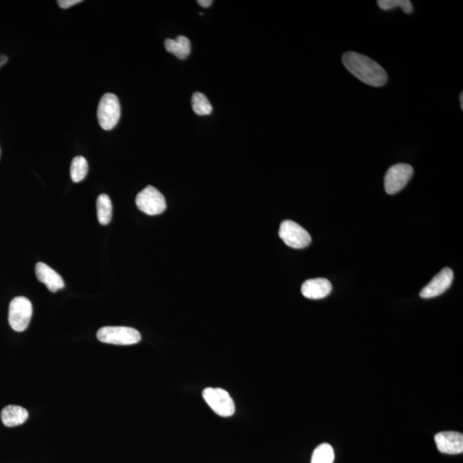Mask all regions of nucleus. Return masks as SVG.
<instances>
[{
	"instance_id": "11",
	"label": "nucleus",
	"mask_w": 463,
	"mask_h": 463,
	"mask_svg": "<svg viewBox=\"0 0 463 463\" xmlns=\"http://www.w3.org/2000/svg\"><path fill=\"white\" fill-rule=\"evenodd\" d=\"M36 275L40 282L45 284L50 292L55 293L65 287V282H64L62 276L46 263H37Z\"/></svg>"
},
{
	"instance_id": "18",
	"label": "nucleus",
	"mask_w": 463,
	"mask_h": 463,
	"mask_svg": "<svg viewBox=\"0 0 463 463\" xmlns=\"http://www.w3.org/2000/svg\"><path fill=\"white\" fill-rule=\"evenodd\" d=\"M334 449L329 444H322L314 449L310 463H333Z\"/></svg>"
},
{
	"instance_id": "12",
	"label": "nucleus",
	"mask_w": 463,
	"mask_h": 463,
	"mask_svg": "<svg viewBox=\"0 0 463 463\" xmlns=\"http://www.w3.org/2000/svg\"><path fill=\"white\" fill-rule=\"evenodd\" d=\"M331 291H332V284L326 278L307 280L302 287V295L310 300L326 298Z\"/></svg>"
},
{
	"instance_id": "20",
	"label": "nucleus",
	"mask_w": 463,
	"mask_h": 463,
	"mask_svg": "<svg viewBox=\"0 0 463 463\" xmlns=\"http://www.w3.org/2000/svg\"><path fill=\"white\" fill-rule=\"evenodd\" d=\"M81 2H82L81 0H59V1H57V4L63 9H68Z\"/></svg>"
},
{
	"instance_id": "2",
	"label": "nucleus",
	"mask_w": 463,
	"mask_h": 463,
	"mask_svg": "<svg viewBox=\"0 0 463 463\" xmlns=\"http://www.w3.org/2000/svg\"><path fill=\"white\" fill-rule=\"evenodd\" d=\"M97 339L101 343L120 346H128L140 343L142 339L140 331L124 326H106L97 331Z\"/></svg>"
},
{
	"instance_id": "15",
	"label": "nucleus",
	"mask_w": 463,
	"mask_h": 463,
	"mask_svg": "<svg viewBox=\"0 0 463 463\" xmlns=\"http://www.w3.org/2000/svg\"><path fill=\"white\" fill-rule=\"evenodd\" d=\"M98 222L101 225L109 224L113 217V205L111 199L107 194H101L96 201Z\"/></svg>"
},
{
	"instance_id": "21",
	"label": "nucleus",
	"mask_w": 463,
	"mask_h": 463,
	"mask_svg": "<svg viewBox=\"0 0 463 463\" xmlns=\"http://www.w3.org/2000/svg\"><path fill=\"white\" fill-rule=\"evenodd\" d=\"M212 3L211 0H198V4L204 8H209L212 5Z\"/></svg>"
},
{
	"instance_id": "4",
	"label": "nucleus",
	"mask_w": 463,
	"mask_h": 463,
	"mask_svg": "<svg viewBox=\"0 0 463 463\" xmlns=\"http://www.w3.org/2000/svg\"><path fill=\"white\" fill-rule=\"evenodd\" d=\"M202 397L211 410L222 417H230L235 413V401L228 391L221 388H206Z\"/></svg>"
},
{
	"instance_id": "13",
	"label": "nucleus",
	"mask_w": 463,
	"mask_h": 463,
	"mask_svg": "<svg viewBox=\"0 0 463 463\" xmlns=\"http://www.w3.org/2000/svg\"><path fill=\"white\" fill-rule=\"evenodd\" d=\"M29 412L25 408L9 405L3 408L1 412V421L3 424L8 427H18L28 420Z\"/></svg>"
},
{
	"instance_id": "19",
	"label": "nucleus",
	"mask_w": 463,
	"mask_h": 463,
	"mask_svg": "<svg viewBox=\"0 0 463 463\" xmlns=\"http://www.w3.org/2000/svg\"><path fill=\"white\" fill-rule=\"evenodd\" d=\"M378 5L383 11H391V10L400 8L406 14H411L414 10L413 5L410 0H378Z\"/></svg>"
},
{
	"instance_id": "23",
	"label": "nucleus",
	"mask_w": 463,
	"mask_h": 463,
	"mask_svg": "<svg viewBox=\"0 0 463 463\" xmlns=\"http://www.w3.org/2000/svg\"><path fill=\"white\" fill-rule=\"evenodd\" d=\"M460 103H461V108L462 110L463 109V93L462 92L461 94H460Z\"/></svg>"
},
{
	"instance_id": "10",
	"label": "nucleus",
	"mask_w": 463,
	"mask_h": 463,
	"mask_svg": "<svg viewBox=\"0 0 463 463\" xmlns=\"http://www.w3.org/2000/svg\"><path fill=\"white\" fill-rule=\"evenodd\" d=\"M435 442L439 451L448 455H458L463 452V435L458 432H442L435 436Z\"/></svg>"
},
{
	"instance_id": "14",
	"label": "nucleus",
	"mask_w": 463,
	"mask_h": 463,
	"mask_svg": "<svg viewBox=\"0 0 463 463\" xmlns=\"http://www.w3.org/2000/svg\"><path fill=\"white\" fill-rule=\"evenodd\" d=\"M165 47L168 53L174 54L180 59H185L191 53V42L187 37L180 36L176 39L165 40Z\"/></svg>"
},
{
	"instance_id": "17",
	"label": "nucleus",
	"mask_w": 463,
	"mask_h": 463,
	"mask_svg": "<svg viewBox=\"0 0 463 463\" xmlns=\"http://www.w3.org/2000/svg\"><path fill=\"white\" fill-rule=\"evenodd\" d=\"M192 109L199 116H204L212 113L213 107L207 96L201 92H195L191 98Z\"/></svg>"
},
{
	"instance_id": "16",
	"label": "nucleus",
	"mask_w": 463,
	"mask_h": 463,
	"mask_svg": "<svg viewBox=\"0 0 463 463\" xmlns=\"http://www.w3.org/2000/svg\"><path fill=\"white\" fill-rule=\"evenodd\" d=\"M88 161L83 157H77L73 159L70 166V177L75 183H79L85 178L88 174Z\"/></svg>"
},
{
	"instance_id": "5",
	"label": "nucleus",
	"mask_w": 463,
	"mask_h": 463,
	"mask_svg": "<svg viewBox=\"0 0 463 463\" xmlns=\"http://www.w3.org/2000/svg\"><path fill=\"white\" fill-rule=\"evenodd\" d=\"M33 314L32 304L29 299L20 296L13 299L9 306V323L15 331L23 332L28 328Z\"/></svg>"
},
{
	"instance_id": "3",
	"label": "nucleus",
	"mask_w": 463,
	"mask_h": 463,
	"mask_svg": "<svg viewBox=\"0 0 463 463\" xmlns=\"http://www.w3.org/2000/svg\"><path fill=\"white\" fill-rule=\"evenodd\" d=\"M120 114L119 98L111 93L105 94L97 110V119L101 127L106 131L114 129L119 122Z\"/></svg>"
},
{
	"instance_id": "7",
	"label": "nucleus",
	"mask_w": 463,
	"mask_h": 463,
	"mask_svg": "<svg viewBox=\"0 0 463 463\" xmlns=\"http://www.w3.org/2000/svg\"><path fill=\"white\" fill-rule=\"evenodd\" d=\"M279 236L287 246L295 249L305 248L312 242L309 233L298 223L289 220L280 224Z\"/></svg>"
},
{
	"instance_id": "9",
	"label": "nucleus",
	"mask_w": 463,
	"mask_h": 463,
	"mask_svg": "<svg viewBox=\"0 0 463 463\" xmlns=\"http://www.w3.org/2000/svg\"><path fill=\"white\" fill-rule=\"evenodd\" d=\"M454 273L449 268H445L437 274L431 282L421 290L420 295L423 299H431L441 295L451 286Z\"/></svg>"
},
{
	"instance_id": "8",
	"label": "nucleus",
	"mask_w": 463,
	"mask_h": 463,
	"mask_svg": "<svg viewBox=\"0 0 463 463\" xmlns=\"http://www.w3.org/2000/svg\"><path fill=\"white\" fill-rule=\"evenodd\" d=\"M136 204L140 211L148 215H160L167 208L164 196L151 185L137 194Z\"/></svg>"
},
{
	"instance_id": "6",
	"label": "nucleus",
	"mask_w": 463,
	"mask_h": 463,
	"mask_svg": "<svg viewBox=\"0 0 463 463\" xmlns=\"http://www.w3.org/2000/svg\"><path fill=\"white\" fill-rule=\"evenodd\" d=\"M414 168L412 166L399 163L388 169L384 176V189L388 194L394 195L401 191L413 177Z\"/></svg>"
},
{
	"instance_id": "22",
	"label": "nucleus",
	"mask_w": 463,
	"mask_h": 463,
	"mask_svg": "<svg viewBox=\"0 0 463 463\" xmlns=\"http://www.w3.org/2000/svg\"><path fill=\"white\" fill-rule=\"evenodd\" d=\"M8 62V57L5 55H0V66H4Z\"/></svg>"
},
{
	"instance_id": "1",
	"label": "nucleus",
	"mask_w": 463,
	"mask_h": 463,
	"mask_svg": "<svg viewBox=\"0 0 463 463\" xmlns=\"http://www.w3.org/2000/svg\"><path fill=\"white\" fill-rule=\"evenodd\" d=\"M343 63L352 75L367 85L381 87L387 83L386 72L369 57L356 52H347L343 54Z\"/></svg>"
}]
</instances>
